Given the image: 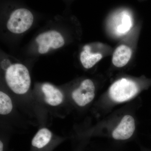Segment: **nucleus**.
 <instances>
[{
    "label": "nucleus",
    "mask_w": 151,
    "mask_h": 151,
    "mask_svg": "<svg viewBox=\"0 0 151 151\" xmlns=\"http://www.w3.org/2000/svg\"><path fill=\"white\" fill-rule=\"evenodd\" d=\"M52 134L46 128L41 129L36 134L32 141V145L33 147L40 149L45 147L51 140Z\"/></svg>",
    "instance_id": "9d476101"
},
{
    "label": "nucleus",
    "mask_w": 151,
    "mask_h": 151,
    "mask_svg": "<svg viewBox=\"0 0 151 151\" xmlns=\"http://www.w3.org/2000/svg\"><path fill=\"white\" fill-rule=\"evenodd\" d=\"M132 51L129 47L124 45H120L114 51L112 62L115 66L122 67L127 65L132 56Z\"/></svg>",
    "instance_id": "6e6552de"
},
{
    "label": "nucleus",
    "mask_w": 151,
    "mask_h": 151,
    "mask_svg": "<svg viewBox=\"0 0 151 151\" xmlns=\"http://www.w3.org/2000/svg\"><path fill=\"white\" fill-rule=\"evenodd\" d=\"M13 109V104L9 95L1 91L0 92V114L7 115L11 113Z\"/></svg>",
    "instance_id": "f8f14e48"
},
{
    "label": "nucleus",
    "mask_w": 151,
    "mask_h": 151,
    "mask_svg": "<svg viewBox=\"0 0 151 151\" xmlns=\"http://www.w3.org/2000/svg\"><path fill=\"white\" fill-rule=\"evenodd\" d=\"M135 130V123L134 118L130 115H126L113 130L112 137L116 140H127L132 137Z\"/></svg>",
    "instance_id": "423d86ee"
},
{
    "label": "nucleus",
    "mask_w": 151,
    "mask_h": 151,
    "mask_svg": "<svg viewBox=\"0 0 151 151\" xmlns=\"http://www.w3.org/2000/svg\"><path fill=\"white\" fill-rule=\"evenodd\" d=\"M6 82L11 90L17 94H22L28 91L31 78L27 68L20 63L13 64L7 69Z\"/></svg>",
    "instance_id": "f257e3e1"
},
{
    "label": "nucleus",
    "mask_w": 151,
    "mask_h": 151,
    "mask_svg": "<svg viewBox=\"0 0 151 151\" xmlns=\"http://www.w3.org/2000/svg\"><path fill=\"white\" fill-rule=\"evenodd\" d=\"M116 24V32L119 35H123L128 32L132 27V21L129 15L122 14Z\"/></svg>",
    "instance_id": "9b49d317"
},
{
    "label": "nucleus",
    "mask_w": 151,
    "mask_h": 151,
    "mask_svg": "<svg viewBox=\"0 0 151 151\" xmlns=\"http://www.w3.org/2000/svg\"><path fill=\"white\" fill-rule=\"evenodd\" d=\"M47 103L51 106L60 105L63 100V95L59 89L50 84H45L42 87Z\"/></svg>",
    "instance_id": "0eeeda50"
},
{
    "label": "nucleus",
    "mask_w": 151,
    "mask_h": 151,
    "mask_svg": "<svg viewBox=\"0 0 151 151\" xmlns=\"http://www.w3.org/2000/svg\"><path fill=\"white\" fill-rule=\"evenodd\" d=\"M36 41L39 45L38 51L40 54L47 53L50 48H60L65 44L62 36L55 31L41 34L37 37Z\"/></svg>",
    "instance_id": "20e7f679"
},
{
    "label": "nucleus",
    "mask_w": 151,
    "mask_h": 151,
    "mask_svg": "<svg viewBox=\"0 0 151 151\" xmlns=\"http://www.w3.org/2000/svg\"><path fill=\"white\" fill-rule=\"evenodd\" d=\"M3 148H4V145L1 141L0 142V151H3Z\"/></svg>",
    "instance_id": "ddd939ff"
},
{
    "label": "nucleus",
    "mask_w": 151,
    "mask_h": 151,
    "mask_svg": "<svg viewBox=\"0 0 151 151\" xmlns=\"http://www.w3.org/2000/svg\"><path fill=\"white\" fill-rule=\"evenodd\" d=\"M33 20V16L29 10L18 9L11 14L7 24V27L11 32L22 33L30 28Z\"/></svg>",
    "instance_id": "7ed1b4c3"
},
{
    "label": "nucleus",
    "mask_w": 151,
    "mask_h": 151,
    "mask_svg": "<svg viewBox=\"0 0 151 151\" xmlns=\"http://www.w3.org/2000/svg\"><path fill=\"white\" fill-rule=\"evenodd\" d=\"M138 92L137 85L134 81L122 78L114 82L109 90L111 99L118 103H122L132 99Z\"/></svg>",
    "instance_id": "f03ea898"
},
{
    "label": "nucleus",
    "mask_w": 151,
    "mask_h": 151,
    "mask_svg": "<svg viewBox=\"0 0 151 151\" xmlns=\"http://www.w3.org/2000/svg\"><path fill=\"white\" fill-rule=\"evenodd\" d=\"M95 97V86L90 79H85L73 91L72 97L79 106L84 107L92 102Z\"/></svg>",
    "instance_id": "39448f33"
},
{
    "label": "nucleus",
    "mask_w": 151,
    "mask_h": 151,
    "mask_svg": "<svg viewBox=\"0 0 151 151\" xmlns=\"http://www.w3.org/2000/svg\"><path fill=\"white\" fill-rule=\"evenodd\" d=\"M84 50L80 55V60L82 65L86 69L91 68L103 58L102 54L92 53L89 46H85Z\"/></svg>",
    "instance_id": "1a4fd4ad"
}]
</instances>
